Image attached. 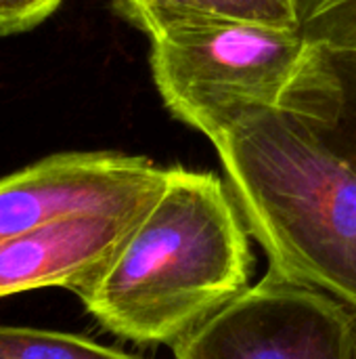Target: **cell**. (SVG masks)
I'll return each instance as SVG.
<instances>
[{
  "label": "cell",
  "instance_id": "1",
  "mask_svg": "<svg viewBox=\"0 0 356 359\" xmlns=\"http://www.w3.org/2000/svg\"><path fill=\"white\" fill-rule=\"evenodd\" d=\"M250 231L229 183L172 166L164 191L80 301L109 332L174 347L250 288Z\"/></svg>",
  "mask_w": 356,
  "mask_h": 359
},
{
  "label": "cell",
  "instance_id": "2",
  "mask_svg": "<svg viewBox=\"0 0 356 359\" xmlns=\"http://www.w3.org/2000/svg\"><path fill=\"white\" fill-rule=\"evenodd\" d=\"M269 271L356 309V170L285 109H260L214 141Z\"/></svg>",
  "mask_w": 356,
  "mask_h": 359
},
{
  "label": "cell",
  "instance_id": "3",
  "mask_svg": "<svg viewBox=\"0 0 356 359\" xmlns=\"http://www.w3.org/2000/svg\"><path fill=\"white\" fill-rule=\"evenodd\" d=\"M300 29L197 21L151 38V74L168 111L214 141L237 120L279 109L308 55Z\"/></svg>",
  "mask_w": 356,
  "mask_h": 359
},
{
  "label": "cell",
  "instance_id": "4",
  "mask_svg": "<svg viewBox=\"0 0 356 359\" xmlns=\"http://www.w3.org/2000/svg\"><path fill=\"white\" fill-rule=\"evenodd\" d=\"M172 349L174 359H356V309L269 271Z\"/></svg>",
  "mask_w": 356,
  "mask_h": 359
},
{
  "label": "cell",
  "instance_id": "5",
  "mask_svg": "<svg viewBox=\"0 0 356 359\" xmlns=\"http://www.w3.org/2000/svg\"><path fill=\"white\" fill-rule=\"evenodd\" d=\"M170 168L118 151L55 154L0 179V244L82 212H145Z\"/></svg>",
  "mask_w": 356,
  "mask_h": 359
},
{
  "label": "cell",
  "instance_id": "6",
  "mask_svg": "<svg viewBox=\"0 0 356 359\" xmlns=\"http://www.w3.org/2000/svg\"><path fill=\"white\" fill-rule=\"evenodd\" d=\"M145 212L69 215L0 244V299L52 286L82 299L105 276Z\"/></svg>",
  "mask_w": 356,
  "mask_h": 359
},
{
  "label": "cell",
  "instance_id": "7",
  "mask_svg": "<svg viewBox=\"0 0 356 359\" xmlns=\"http://www.w3.org/2000/svg\"><path fill=\"white\" fill-rule=\"evenodd\" d=\"M279 109L356 170V46L311 44Z\"/></svg>",
  "mask_w": 356,
  "mask_h": 359
},
{
  "label": "cell",
  "instance_id": "8",
  "mask_svg": "<svg viewBox=\"0 0 356 359\" xmlns=\"http://www.w3.org/2000/svg\"><path fill=\"white\" fill-rule=\"evenodd\" d=\"M111 4L149 40L197 21H248L300 29V0H111Z\"/></svg>",
  "mask_w": 356,
  "mask_h": 359
},
{
  "label": "cell",
  "instance_id": "9",
  "mask_svg": "<svg viewBox=\"0 0 356 359\" xmlns=\"http://www.w3.org/2000/svg\"><path fill=\"white\" fill-rule=\"evenodd\" d=\"M0 359H141L90 339L23 326H0Z\"/></svg>",
  "mask_w": 356,
  "mask_h": 359
},
{
  "label": "cell",
  "instance_id": "10",
  "mask_svg": "<svg viewBox=\"0 0 356 359\" xmlns=\"http://www.w3.org/2000/svg\"><path fill=\"white\" fill-rule=\"evenodd\" d=\"M300 34L311 44L356 46V0H300Z\"/></svg>",
  "mask_w": 356,
  "mask_h": 359
},
{
  "label": "cell",
  "instance_id": "11",
  "mask_svg": "<svg viewBox=\"0 0 356 359\" xmlns=\"http://www.w3.org/2000/svg\"><path fill=\"white\" fill-rule=\"evenodd\" d=\"M63 0H0V36L21 34L48 19Z\"/></svg>",
  "mask_w": 356,
  "mask_h": 359
}]
</instances>
